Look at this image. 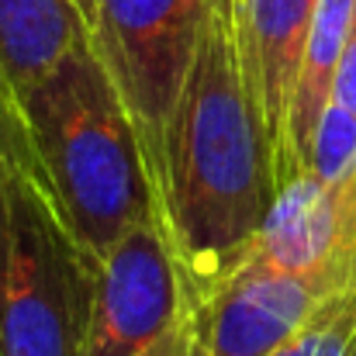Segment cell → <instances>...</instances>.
<instances>
[{"instance_id": "cell-3", "label": "cell", "mask_w": 356, "mask_h": 356, "mask_svg": "<svg viewBox=\"0 0 356 356\" xmlns=\"http://www.w3.org/2000/svg\"><path fill=\"white\" fill-rule=\"evenodd\" d=\"M97 259L70 232L24 145L0 232V356H83Z\"/></svg>"}, {"instance_id": "cell-13", "label": "cell", "mask_w": 356, "mask_h": 356, "mask_svg": "<svg viewBox=\"0 0 356 356\" xmlns=\"http://www.w3.org/2000/svg\"><path fill=\"white\" fill-rule=\"evenodd\" d=\"M24 145V124L17 115L14 94L3 87L0 80V232H3V204H7V184H10V170L17 163V152Z\"/></svg>"}, {"instance_id": "cell-12", "label": "cell", "mask_w": 356, "mask_h": 356, "mask_svg": "<svg viewBox=\"0 0 356 356\" xmlns=\"http://www.w3.org/2000/svg\"><path fill=\"white\" fill-rule=\"evenodd\" d=\"M356 170V118L346 115L336 104H325L315 138H312V152H308V170L315 180L322 184H336L346 180Z\"/></svg>"}, {"instance_id": "cell-4", "label": "cell", "mask_w": 356, "mask_h": 356, "mask_svg": "<svg viewBox=\"0 0 356 356\" xmlns=\"http://www.w3.org/2000/svg\"><path fill=\"white\" fill-rule=\"evenodd\" d=\"M215 0H94L90 45L118 83L152 166Z\"/></svg>"}, {"instance_id": "cell-10", "label": "cell", "mask_w": 356, "mask_h": 356, "mask_svg": "<svg viewBox=\"0 0 356 356\" xmlns=\"http://www.w3.org/2000/svg\"><path fill=\"white\" fill-rule=\"evenodd\" d=\"M90 24L76 0H0V80L10 94L28 90L52 73Z\"/></svg>"}, {"instance_id": "cell-11", "label": "cell", "mask_w": 356, "mask_h": 356, "mask_svg": "<svg viewBox=\"0 0 356 356\" xmlns=\"http://www.w3.org/2000/svg\"><path fill=\"white\" fill-rule=\"evenodd\" d=\"M270 356H356V280L332 291Z\"/></svg>"}, {"instance_id": "cell-6", "label": "cell", "mask_w": 356, "mask_h": 356, "mask_svg": "<svg viewBox=\"0 0 356 356\" xmlns=\"http://www.w3.org/2000/svg\"><path fill=\"white\" fill-rule=\"evenodd\" d=\"M346 287L329 273H291L245 256L201 301H187L194 356H270L312 312Z\"/></svg>"}, {"instance_id": "cell-14", "label": "cell", "mask_w": 356, "mask_h": 356, "mask_svg": "<svg viewBox=\"0 0 356 356\" xmlns=\"http://www.w3.org/2000/svg\"><path fill=\"white\" fill-rule=\"evenodd\" d=\"M329 104L343 108L346 115L356 118V10H353V24H350L346 49H343V59H339V70H336V80H332Z\"/></svg>"}, {"instance_id": "cell-5", "label": "cell", "mask_w": 356, "mask_h": 356, "mask_svg": "<svg viewBox=\"0 0 356 356\" xmlns=\"http://www.w3.org/2000/svg\"><path fill=\"white\" fill-rule=\"evenodd\" d=\"M184 315V270L163 215H152L115 238L97 259L83 356H138Z\"/></svg>"}, {"instance_id": "cell-1", "label": "cell", "mask_w": 356, "mask_h": 356, "mask_svg": "<svg viewBox=\"0 0 356 356\" xmlns=\"http://www.w3.org/2000/svg\"><path fill=\"white\" fill-rule=\"evenodd\" d=\"M152 177L187 301H201L249 256L280 194V156L242 59L232 0H215Z\"/></svg>"}, {"instance_id": "cell-8", "label": "cell", "mask_w": 356, "mask_h": 356, "mask_svg": "<svg viewBox=\"0 0 356 356\" xmlns=\"http://www.w3.org/2000/svg\"><path fill=\"white\" fill-rule=\"evenodd\" d=\"M232 7H236L242 59L263 101L266 124L273 131L277 156H280L287 108H291V94L298 83L305 42L318 0H232Z\"/></svg>"}, {"instance_id": "cell-9", "label": "cell", "mask_w": 356, "mask_h": 356, "mask_svg": "<svg viewBox=\"0 0 356 356\" xmlns=\"http://www.w3.org/2000/svg\"><path fill=\"white\" fill-rule=\"evenodd\" d=\"M353 10L356 0H318V7H315L301 70H298V83L291 94V108H287V124H284L280 187L308 170L312 138H315L318 118L332 94V80H336V70H339L346 38H350Z\"/></svg>"}, {"instance_id": "cell-16", "label": "cell", "mask_w": 356, "mask_h": 356, "mask_svg": "<svg viewBox=\"0 0 356 356\" xmlns=\"http://www.w3.org/2000/svg\"><path fill=\"white\" fill-rule=\"evenodd\" d=\"M76 7L83 10V17H87V24H90V14H94V0H76Z\"/></svg>"}, {"instance_id": "cell-7", "label": "cell", "mask_w": 356, "mask_h": 356, "mask_svg": "<svg viewBox=\"0 0 356 356\" xmlns=\"http://www.w3.org/2000/svg\"><path fill=\"white\" fill-rule=\"evenodd\" d=\"M249 256L291 273L356 280V170L336 184L312 173L287 180Z\"/></svg>"}, {"instance_id": "cell-15", "label": "cell", "mask_w": 356, "mask_h": 356, "mask_svg": "<svg viewBox=\"0 0 356 356\" xmlns=\"http://www.w3.org/2000/svg\"><path fill=\"white\" fill-rule=\"evenodd\" d=\"M138 356H194V329H191V318L184 315L166 336H159L149 350H142Z\"/></svg>"}, {"instance_id": "cell-2", "label": "cell", "mask_w": 356, "mask_h": 356, "mask_svg": "<svg viewBox=\"0 0 356 356\" xmlns=\"http://www.w3.org/2000/svg\"><path fill=\"white\" fill-rule=\"evenodd\" d=\"M14 104L59 215L94 259L131 225L159 215L142 131L90 38L14 94Z\"/></svg>"}]
</instances>
